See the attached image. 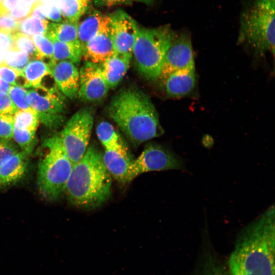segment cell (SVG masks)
I'll return each mask as SVG.
<instances>
[{
    "label": "cell",
    "mask_w": 275,
    "mask_h": 275,
    "mask_svg": "<svg viewBox=\"0 0 275 275\" xmlns=\"http://www.w3.org/2000/svg\"><path fill=\"white\" fill-rule=\"evenodd\" d=\"M46 19L54 22H60L63 20L61 12L56 4H51L48 7H45Z\"/></svg>",
    "instance_id": "39"
},
{
    "label": "cell",
    "mask_w": 275,
    "mask_h": 275,
    "mask_svg": "<svg viewBox=\"0 0 275 275\" xmlns=\"http://www.w3.org/2000/svg\"><path fill=\"white\" fill-rule=\"evenodd\" d=\"M3 63L6 65L22 72L30 59L25 53L14 49H9L3 55Z\"/></svg>",
    "instance_id": "31"
},
{
    "label": "cell",
    "mask_w": 275,
    "mask_h": 275,
    "mask_svg": "<svg viewBox=\"0 0 275 275\" xmlns=\"http://www.w3.org/2000/svg\"><path fill=\"white\" fill-rule=\"evenodd\" d=\"M56 85L66 97L73 99L77 97L79 73L76 65L69 61H50L47 63Z\"/></svg>",
    "instance_id": "13"
},
{
    "label": "cell",
    "mask_w": 275,
    "mask_h": 275,
    "mask_svg": "<svg viewBox=\"0 0 275 275\" xmlns=\"http://www.w3.org/2000/svg\"><path fill=\"white\" fill-rule=\"evenodd\" d=\"M195 275H232L225 264L213 254L206 252Z\"/></svg>",
    "instance_id": "25"
},
{
    "label": "cell",
    "mask_w": 275,
    "mask_h": 275,
    "mask_svg": "<svg viewBox=\"0 0 275 275\" xmlns=\"http://www.w3.org/2000/svg\"><path fill=\"white\" fill-rule=\"evenodd\" d=\"M43 4L42 0H20L11 10L10 14L20 22L31 17L34 9Z\"/></svg>",
    "instance_id": "30"
},
{
    "label": "cell",
    "mask_w": 275,
    "mask_h": 275,
    "mask_svg": "<svg viewBox=\"0 0 275 275\" xmlns=\"http://www.w3.org/2000/svg\"><path fill=\"white\" fill-rule=\"evenodd\" d=\"M22 72L14 69L4 63L0 65V78L11 85H17Z\"/></svg>",
    "instance_id": "36"
},
{
    "label": "cell",
    "mask_w": 275,
    "mask_h": 275,
    "mask_svg": "<svg viewBox=\"0 0 275 275\" xmlns=\"http://www.w3.org/2000/svg\"><path fill=\"white\" fill-rule=\"evenodd\" d=\"M0 184H1V179H0Z\"/></svg>",
    "instance_id": "46"
},
{
    "label": "cell",
    "mask_w": 275,
    "mask_h": 275,
    "mask_svg": "<svg viewBox=\"0 0 275 275\" xmlns=\"http://www.w3.org/2000/svg\"><path fill=\"white\" fill-rule=\"evenodd\" d=\"M96 134L104 149L127 151L120 136L109 123L103 121L99 123L96 128Z\"/></svg>",
    "instance_id": "21"
},
{
    "label": "cell",
    "mask_w": 275,
    "mask_h": 275,
    "mask_svg": "<svg viewBox=\"0 0 275 275\" xmlns=\"http://www.w3.org/2000/svg\"><path fill=\"white\" fill-rule=\"evenodd\" d=\"M274 207L243 228L227 263L232 275H274Z\"/></svg>",
    "instance_id": "1"
},
{
    "label": "cell",
    "mask_w": 275,
    "mask_h": 275,
    "mask_svg": "<svg viewBox=\"0 0 275 275\" xmlns=\"http://www.w3.org/2000/svg\"><path fill=\"white\" fill-rule=\"evenodd\" d=\"M48 23L46 19L31 16L20 22L18 31L31 37L44 35Z\"/></svg>",
    "instance_id": "28"
},
{
    "label": "cell",
    "mask_w": 275,
    "mask_h": 275,
    "mask_svg": "<svg viewBox=\"0 0 275 275\" xmlns=\"http://www.w3.org/2000/svg\"><path fill=\"white\" fill-rule=\"evenodd\" d=\"M54 50L52 61H69L78 65L82 56L79 44L62 42L57 40L52 41Z\"/></svg>",
    "instance_id": "23"
},
{
    "label": "cell",
    "mask_w": 275,
    "mask_h": 275,
    "mask_svg": "<svg viewBox=\"0 0 275 275\" xmlns=\"http://www.w3.org/2000/svg\"><path fill=\"white\" fill-rule=\"evenodd\" d=\"M28 101L38 115L39 121L51 129L58 128L64 120L65 96L55 87L33 88L28 91Z\"/></svg>",
    "instance_id": "8"
},
{
    "label": "cell",
    "mask_w": 275,
    "mask_h": 275,
    "mask_svg": "<svg viewBox=\"0 0 275 275\" xmlns=\"http://www.w3.org/2000/svg\"><path fill=\"white\" fill-rule=\"evenodd\" d=\"M274 1L251 0L240 17L238 42L261 56L274 54Z\"/></svg>",
    "instance_id": "4"
},
{
    "label": "cell",
    "mask_w": 275,
    "mask_h": 275,
    "mask_svg": "<svg viewBox=\"0 0 275 275\" xmlns=\"http://www.w3.org/2000/svg\"><path fill=\"white\" fill-rule=\"evenodd\" d=\"M94 123L92 111L84 107L76 112L68 121L59 135L73 164L86 152Z\"/></svg>",
    "instance_id": "7"
},
{
    "label": "cell",
    "mask_w": 275,
    "mask_h": 275,
    "mask_svg": "<svg viewBox=\"0 0 275 275\" xmlns=\"http://www.w3.org/2000/svg\"><path fill=\"white\" fill-rule=\"evenodd\" d=\"M13 138L21 151L29 155L31 154L36 142V131L14 127Z\"/></svg>",
    "instance_id": "29"
},
{
    "label": "cell",
    "mask_w": 275,
    "mask_h": 275,
    "mask_svg": "<svg viewBox=\"0 0 275 275\" xmlns=\"http://www.w3.org/2000/svg\"><path fill=\"white\" fill-rule=\"evenodd\" d=\"M177 33L169 25L146 29L139 26L133 47L140 72L147 79H158L165 54Z\"/></svg>",
    "instance_id": "6"
},
{
    "label": "cell",
    "mask_w": 275,
    "mask_h": 275,
    "mask_svg": "<svg viewBox=\"0 0 275 275\" xmlns=\"http://www.w3.org/2000/svg\"><path fill=\"white\" fill-rule=\"evenodd\" d=\"M133 0H94L95 4L99 7H111L122 4H131Z\"/></svg>",
    "instance_id": "40"
},
{
    "label": "cell",
    "mask_w": 275,
    "mask_h": 275,
    "mask_svg": "<svg viewBox=\"0 0 275 275\" xmlns=\"http://www.w3.org/2000/svg\"><path fill=\"white\" fill-rule=\"evenodd\" d=\"M110 23L109 16L94 11L78 23V39L81 52L87 43Z\"/></svg>",
    "instance_id": "17"
},
{
    "label": "cell",
    "mask_w": 275,
    "mask_h": 275,
    "mask_svg": "<svg viewBox=\"0 0 275 275\" xmlns=\"http://www.w3.org/2000/svg\"><path fill=\"white\" fill-rule=\"evenodd\" d=\"M192 69L195 61L190 37L186 32L177 34L165 54L158 79L163 81L175 71Z\"/></svg>",
    "instance_id": "11"
},
{
    "label": "cell",
    "mask_w": 275,
    "mask_h": 275,
    "mask_svg": "<svg viewBox=\"0 0 275 275\" xmlns=\"http://www.w3.org/2000/svg\"><path fill=\"white\" fill-rule=\"evenodd\" d=\"M12 48V40L11 35L1 34L0 35V53H4L5 51Z\"/></svg>",
    "instance_id": "41"
},
{
    "label": "cell",
    "mask_w": 275,
    "mask_h": 275,
    "mask_svg": "<svg viewBox=\"0 0 275 275\" xmlns=\"http://www.w3.org/2000/svg\"><path fill=\"white\" fill-rule=\"evenodd\" d=\"M18 151L19 149L11 140H0V166Z\"/></svg>",
    "instance_id": "37"
},
{
    "label": "cell",
    "mask_w": 275,
    "mask_h": 275,
    "mask_svg": "<svg viewBox=\"0 0 275 275\" xmlns=\"http://www.w3.org/2000/svg\"><path fill=\"white\" fill-rule=\"evenodd\" d=\"M108 113L135 145L163 132L154 105L149 97L139 90L128 89L120 92L112 99Z\"/></svg>",
    "instance_id": "3"
},
{
    "label": "cell",
    "mask_w": 275,
    "mask_h": 275,
    "mask_svg": "<svg viewBox=\"0 0 275 275\" xmlns=\"http://www.w3.org/2000/svg\"><path fill=\"white\" fill-rule=\"evenodd\" d=\"M135 1H139L140 2L144 3H149L151 1V0H135Z\"/></svg>",
    "instance_id": "45"
},
{
    "label": "cell",
    "mask_w": 275,
    "mask_h": 275,
    "mask_svg": "<svg viewBox=\"0 0 275 275\" xmlns=\"http://www.w3.org/2000/svg\"><path fill=\"white\" fill-rule=\"evenodd\" d=\"M3 53H0V65L3 64Z\"/></svg>",
    "instance_id": "44"
},
{
    "label": "cell",
    "mask_w": 275,
    "mask_h": 275,
    "mask_svg": "<svg viewBox=\"0 0 275 275\" xmlns=\"http://www.w3.org/2000/svg\"><path fill=\"white\" fill-rule=\"evenodd\" d=\"M130 62V60L114 54L101 64L102 74L109 89L115 88L122 80Z\"/></svg>",
    "instance_id": "19"
},
{
    "label": "cell",
    "mask_w": 275,
    "mask_h": 275,
    "mask_svg": "<svg viewBox=\"0 0 275 275\" xmlns=\"http://www.w3.org/2000/svg\"><path fill=\"white\" fill-rule=\"evenodd\" d=\"M29 156L19 151L0 166L1 184H10L23 177L26 172Z\"/></svg>",
    "instance_id": "18"
},
{
    "label": "cell",
    "mask_w": 275,
    "mask_h": 275,
    "mask_svg": "<svg viewBox=\"0 0 275 275\" xmlns=\"http://www.w3.org/2000/svg\"><path fill=\"white\" fill-rule=\"evenodd\" d=\"M78 23V21L67 20L60 22H48L44 35L51 41L57 40L62 42L79 44L77 33Z\"/></svg>",
    "instance_id": "20"
},
{
    "label": "cell",
    "mask_w": 275,
    "mask_h": 275,
    "mask_svg": "<svg viewBox=\"0 0 275 275\" xmlns=\"http://www.w3.org/2000/svg\"><path fill=\"white\" fill-rule=\"evenodd\" d=\"M32 38L39 52V60L47 59V63L52 61L54 50L52 42L44 35H36Z\"/></svg>",
    "instance_id": "32"
},
{
    "label": "cell",
    "mask_w": 275,
    "mask_h": 275,
    "mask_svg": "<svg viewBox=\"0 0 275 275\" xmlns=\"http://www.w3.org/2000/svg\"><path fill=\"white\" fill-rule=\"evenodd\" d=\"M22 73L28 88L39 87L45 77L50 73L47 64L42 60H31Z\"/></svg>",
    "instance_id": "22"
},
{
    "label": "cell",
    "mask_w": 275,
    "mask_h": 275,
    "mask_svg": "<svg viewBox=\"0 0 275 275\" xmlns=\"http://www.w3.org/2000/svg\"><path fill=\"white\" fill-rule=\"evenodd\" d=\"M19 23L10 13H0V34L11 35L18 31Z\"/></svg>",
    "instance_id": "35"
},
{
    "label": "cell",
    "mask_w": 275,
    "mask_h": 275,
    "mask_svg": "<svg viewBox=\"0 0 275 275\" xmlns=\"http://www.w3.org/2000/svg\"><path fill=\"white\" fill-rule=\"evenodd\" d=\"M100 64L86 61L79 70L77 97L83 101L98 102L106 96L109 88L102 74Z\"/></svg>",
    "instance_id": "12"
},
{
    "label": "cell",
    "mask_w": 275,
    "mask_h": 275,
    "mask_svg": "<svg viewBox=\"0 0 275 275\" xmlns=\"http://www.w3.org/2000/svg\"><path fill=\"white\" fill-rule=\"evenodd\" d=\"M20 0H0V13H10Z\"/></svg>",
    "instance_id": "42"
},
{
    "label": "cell",
    "mask_w": 275,
    "mask_h": 275,
    "mask_svg": "<svg viewBox=\"0 0 275 275\" xmlns=\"http://www.w3.org/2000/svg\"><path fill=\"white\" fill-rule=\"evenodd\" d=\"M17 111L9 94L0 92V114L14 115Z\"/></svg>",
    "instance_id": "38"
},
{
    "label": "cell",
    "mask_w": 275,
    "mask_h": 275,
    "mask_svg": "<svg viewBox=\"0 0 275 275\" xmlns=\"http://www.w3.org/2000/svg\"><path fill=\"white\" fill-rule=\"evenodd\" d=\"M14 115L0 114V139L11 140L13 138Z\"/></svg>",
    "instance_id": "34"
},
{
    "label": "cell",
    "mask_w": 275,
    "mask_h": 275,
    "mask_svg": "<svg viewBox=\"0 0 275 275\" xmlns=\"http://www.w3.org/2000/svg\"><path fill=\"white\" fill-rule=\"evenodd\" d=\"M89 0H56L63 20L78 21L87 10Z\"/></svg>",
    "instance_id": "24"
},
{
    "label": "cell",
    "mask_w": 275,
    "mask_h": 275,
    "mask_svg": "<svg viewBox=\"0 0 275 275\" xmlns=\"http://www.w3.org/2000/svg\"><path fill=\"white\" fill-rule=\"evenodd\" d=\"M8 94L17 111L31 108L28 101V91L24 88L12 85Z\"/></svg>",
    "instance_id": "33"
},
{
    "label": "cell",
    "mask_w": 275,
    "mask_h": 275,
    "mask_svg": "<svg viewBox=\"0 0 275 275\" xmlns=\"http://www.w3.org/2000/svg\"><path fill=\"white\" fill-rule=\"evenodd\" d=\"M11 86V85L0 78V92L8 93Z\"/></svg>",
    "instance_id": "43"
},
{
    "label": "cell",
    "mask_w": 275,
    "mask_h": 275,
    "mask_svg": "<svg viewBox=\"0 0 275 275\" xmlns=\"http://www.w3.org/2000/svg\"><path fill=\"white\" fill-rule=\"evenodd\" d=\"M114 54L110 23L90 40L82 51V56L86 61L98 64Z\"/></svg>",
    "instance_id": "14"
},
{
    "label": "cell",
    "mask_w": 275,
    "mask_h": 275,
    "mask_svg": "<svg viewBox=\"0 0 275 275\" xmlns=\"http://www.w3.org/2000/svg\"><path fill=\"white\" fill-rule=\"evenodd\" d=\"M109 17L115 54L131 60L139 26L122 10L116 11Z\"/></svg>",
    "instance_id": "10"
},
{
    "label": "cell",
    "mask_w": 275,
    "mask_h": 275,
    "mask_svg": "<svg viewBox=\"0 0 275 275\" xmlns=\"http://www.w3.org/2000/svg\"><path fill=\"white\" fill-rule=\"evenodd\" d=\"M14 127L36 131L39 123L37 112L33 108L17 111L14 115Z\"/></svg>",
    "instance_id": "27"
},
{
    "label": "cell",
    "mask_w": 275,
    "mask_h": 275,
    "mask_svg": "<svg viewBox=\"0 0 275 275\" xmlns=\"http://www.w3.org/2000/svg\"><path fill=\"white\" fill-rule=\"evenodd\" d=\"M183 168L182 160L173 152L160 146L150 145L133 160L128 172V182L146 172Z\"/></svg>",
    "instance_id": "9"
},
{
    "label": "cell",
    "mask_w": 275,
    "mask_h": 275,
    "mask_svg": "<svg viewBox=\"0 0 275 275\" xmlns=\"http://www.w3.org/2000/svg\"><path fill=\"white\" fill-rule=\"evenodd\" d=\"M112 183V177L104 164L102 154L91 146L73 164L64 191L72 204L93 209L109 199Z\"/></svg>",
    "instance_id": "2"
},
{
    "label": "cell",
    "mask_w": 275,
    "mask_h": 275,
    "mask_svg": "<svg viewBox=\"0 0 275 275\" xmlns=\"http://www.w3.org/2000/svg\"><path fill=\"white\" fill-rule=\"evenodd\" d=\"M12 40L11 49L16 50L26 54L30 60L39 59V55L32 37L19 31L11 35Z\"/></svg>",
    "instance_id": "26"
},
{
    "label": "cell",
    "mask_w": 275,
    "mask_h": 275,
    "mask_svg": "<svg viewBox=\"0 0 275 275\" xmlns=\"http://www.w3.org/2000/svg\"><path fill=\"white\" fill-rule=\"evenodd\" d=\"M102 159L111 177L121 183H128V172L133 159L128 151L105 149Z\"/></svg>",
    "instance_id": "16"
},
{
    "label": "cell",
    "mask_w": 275,
    "mask_h": 275,
    "mask_svg": "<svg viewBox=\"0 0 275 275\" xmlns=\"http://www.w3.org/2000/svg\"><path fill=\"white\" fill-rule=\"evenodd\" d=\"M43 155L38 169V185L42 196L54 200L65 191L73 164L62 144L59 134L45 140Z\"/></svg>",
    "instance_id": "5"
},
{
    "label": "cell",
    "mask_w": 275,
    "mask_h": 275,
    "mask_svg": "<svg viewBox=\"0 0 275 275\" xmlns=\"http://www.w3.org/2000/svg\"><path fill=\"white\" fill-rule=\"evenodd\" d=\"M166 92L172 97H181L190 93L196 82L195 69L175 71L163 81Z\"/></svg>",
    "instance_id": "15"
}]
</instances>
